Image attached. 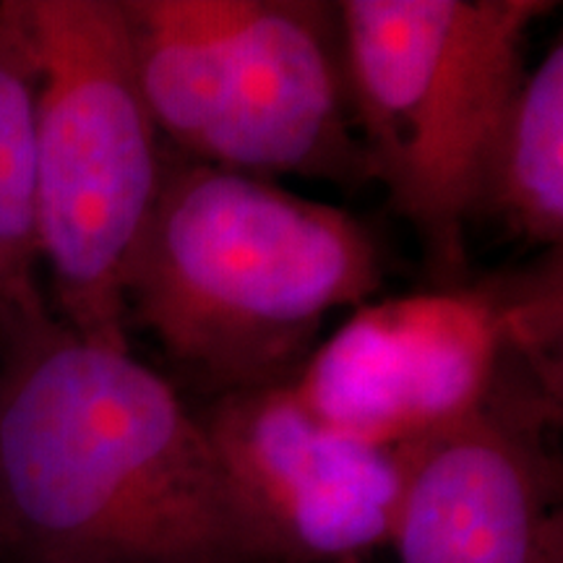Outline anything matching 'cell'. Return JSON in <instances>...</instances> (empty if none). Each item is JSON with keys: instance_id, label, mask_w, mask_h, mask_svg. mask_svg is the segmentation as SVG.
I'll list each match as a JSON object with an SVG mask.
<instances>
[{"instance_id": "9", "label": "cell", "mask_w": 563, "mask_h": 563, "mask_svg": "<svg viewBox=\"0 0 563 563\" xmlns=\"http://www.w3.org/2000/svg\"><path fill=\"white\" fill-rule=\"evenodd\" d=\"M477 214L534 249L563 241V40L525 70L483 167Z\"/></svg>"}, {"instance_id": "8", "label": "cell", "mask_w": 563, "mask_h": 563, "mask_svg": "<svg viewBox=\"0 0 563 563\" xmlns=\"http://www.w3.org/2000/svg\"><path fill=\"white\" fill-rule=\"evenodd\" d=\"M196 412L285 563H361L386 548L397 496L391 449L323 426L292 382L220 394Z\"/></svg>"}, {"instance_id": "3", "label": "cell", "mask_w": 563, "mask_h": 563, "mask_svg": "<svg viewBox=\"0 0 563 563\" xmlns=\"http://www.w3.org/2000/svg\"><path fill=\"white\" fill-rule=\"evenodd\" d=\"M162 139L256 178L371 180L352 110L340 3L121 0Z\"/></svg>"}, {"instance_id": "10", "label": "cell", "mask_w": 563, "mask_h": 563, "mask_svg": "<svg viewBox=\"0 0 563 563\" xmlns=\"http://www.w3.org/2000/svg\"><path fill=\"white\" fill-rule=\"evenodd\" d=\"M40 58L30 0L0 3V321L47 311L40 290L34 110Z\"/></svg>"}, {"instance_id": "2", "label": "cell", "mask_w": 563, "mask_h": 563, "mask_svg": "<svg viewBox=\"0 0 563 563\" xmlns=\"http://www.w3.org/2000/svg\"><path fill=\"white\" fill-rule=\"evenodd\" d=\"M384 272L382 243L350 211L170 154L125 311L220 397L295 382L329 316L368 302Z\"/></svg>"}, {"instance_id": "1", "label": "cell", "mask_w": 563, "mask_h": 563, "mask_svg": "<svg viewBox=\"0 0 563 563\" xmlns=\"http://www.w3.org/2000/svg\"><path fill=\"white\" fill-rule=\"evenodd\" d=\"M0 563H285L199 412L129 350L0 321Z\"/></svg>"}, {"instance_id": "7", "label": "cell", "mask_w": 563, "mask_h": 563, "mask_svg": "<svg viewBox=\"0 0 563 563\" xmlns=\"http://www.w3.org/2000/svg\"><path fill=\"white\" fill-rule=\"evenodd\" d=\"M561 394L509 386L454 426L391 449L394 563H563Z\"/></svg>"}, {"instance_id": "4", "label": "cell", "mask_w": 563, "mask_h": 563, "mask_svg": "<svg viewBox=\"0 0 563 563\" xmlns=\"http://www.w3.org/2000/svg\"><path fill=\"white\" fill-rule=\"evenodd\" d=\"M551 0H340L371 180L418 232L435 287L470 279L483 167Z\"/></svg>"}, {"instance_id": "6", "label": "cell", "mask_w": 563, "mask_h": 563, "mask_svg": "<svg viewBox=\"0 0 563 563\" xmlns=\"http://www.w3.org/2000/svg\"><path fill=\"white\" fill-rule=\"evenodd\" d=\"M561 249L504 277L368 300L316 344L292 391L332 431L397 449L504 386L561 378Z\"/></svg>"}, {"instance_id": "5", "label": "cell", "mask_w": 563, "mask_h": 563, "mask_svg": "<svg viewBox=\"0 0 563 563\" xmlns=\"http://www.w3.org/2000/svg\"><path fill=\"white\" fill-rule=\"evenodd\" d=\"M30 16L40 262L70 332L129 350L125 282L170 154L141 95L121 0H30Z\"/></svg>"}]
</instances>
